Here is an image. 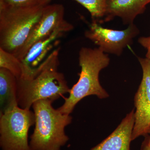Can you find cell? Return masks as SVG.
Returning a JSON list of instances; mask_svg holds the SVG:
<instances>
[{
    "label": "cell",
    "instance_id": "1",
    "mask_svg": "<svg viewBox=\"0 0 150 150\" xmlns=\"http://www.w3.org/2000/svg\"><path fill=\"white\" fill-rule=\"evenodd\" d=\"M60 48L54 50L40 67L39 72L29 80L18 79V103L24 109H30L37 100L50 99L54 101L70 89L64 75L58 71Z\"/></svg>",
    "mask_w": 150,
    "mask_h": 150
},
{
    "label": "cell",
    "instance_id": "2",
    "mask_svg": "<svg viewBox=\"0 0 150 150\" xmlns=\"http://www.w3.org/2000/svg\"><path fill=\"white\" fill-rule=\"evenodd\" d=\"M79 61L81 68L79 79L70 89L69 97L64 98V104L58 108L64 114L70 115L78 103L89 96H96L100 99L109 96L99 81L100 71L110 64L108 54L98 47H82L79 52Z\"/></svg>",
    "mask_w": 150,
    "mask_h": 150
},
{
    "label": "cell",
    "instance_id": "3",
    "mask_svg": "<svg viewBox=\"0 0 150 150\" xmlns=\"http://www.w3.org/2000/svg\"><path fill=\"white\" fill-rule=\"evenodd\" d=\"M53 102L40 100L33 104L35 127L30 137L31 150H60L69 140L65 129L71 123L72 117L55 109Z\"/></svg>",
    "mask_w": 150,
    "mask_h": 150
},
{
    "label": "cell",
    "instance_id": "4",
    "mask_svg": "<svg viewBox=\"0 0 150 150\" xmlns=\"http://www.w3.org/2000/svg\"><path fill=\"white\" fill-rule=\"evenodd\" d=\"M45 6L0 8V48L16 56L41 18Z\"/></svg>",
    "mask_w": 150,
    "mask_h": 150
},
{
    "label": "cell",
    "instance_id": "5",
    "mask_svg": "<svg viewBox=\"0 0 150 150\" xmlns=\"http://www.w3.org/2000/svg\"><path fill=\"white\" fill-rule=\"evenodd\" d=\"M34 112L16 106L0 115V146L2 150H31L28 131L35 124Z\"/></svg>",
    "mask_w": 150,
    "mask_h": 150
},
{
    "label": "cell",
    "instance_id": "6",
    "mask_svg": "<svg viewBox=\"0 0 150 150\" xmlns=\"http://www.w3.org/2000/svg\"><path fill=\"white\" fill-rule=\"evenodd\" d=\"M139 33V30L134 23L124 30H116L105 28L99 23L92 22L84 34L105 54L119 56Z\"/></svg>",
    "mask_w": 150,
    "mask_h": 150
},
{
    "label": "cell",
    "instance_id": "7",
    "mask_svg": "<svg viewBox=\"0 0 150 150\" xmlns=\"http://www.w3.org/2000/svg\"><path fill=\"white\" fill-rule=\"evenodd\" d=\"M143 76L134 97V124L132 141L150 134V59L138 57Z\"/></svg>",
    "mask_w": 150,
    "mask_h": 150
},
{
    "label": "cell",
    "instance_id": "8",
    "mask_svg": "<svg viewBox=\"0 0 150 150\" xmlns=\"http://www.w3.org/2000/svg\"><path fill=\"white\" fill-rule=\"evenodd\" d=\"M64 14L63 5L54 4L45 6L41 18L16 57L21 61L34 43L48 37L57 29L67 28L72 30L74 26L65 19Z\"/></svg>",
    "mask_w": 150,
    "mask_h": 150
},
{
    "label": "cell",
    "instance_id": "9",
    "mask_svg": "<svg viewBox=\"0 0 150 150\" xmlns=\"http://www.w3.org/2000/svg\"><path fill=\"white\" fill-rule=\"evenodd\" d=\"M67 28L56 30L51 35L34 43L21 60L22 74L20 79L28 80L36 75L39 67L47 57L50 50L58 42V38L65 33L71 31Z\"/></svg>",
    "mask_w": 150,
    "mask_h": 150
},
{
    "label": "cell",
    "instance_id": "10",
    "mask_svg": "<svg viewBox=\"0 0 150 150\" xmlns=\"http://www.w3.org/2000/svg\"><path fill=\"white\" fill-rule=\"evenodd\" d=\"M150 0H108L104 22L110 21L116 17L123 23L130 25L139 15L144 12Z\"/></svg>",
    "mask_w": 150,
    "mask_h": 150
},
{
    "label": "cell",
    "instance_id": "11",
    "mask_svg": "<svg viewBox=\"0 0 150 150\" xmlns=\"http://www.w3.org/2000/svg\"><path fill=\"white\" fill-rule=\"evenodd\" d=\"M134 124L133 109L108 137L91 150H130Z\"/></svg>",
    "mask_w": 150,
    "mask_h": 150
},
{
    "label": "cell",
    "instance_id": "12",
    "mask_svg": "<svg viewBox=\"0 0 150 150\" xmlns=\"http://www.w3.org/2000/svg\"><path fill=\"white\" fill-rule=\"evenodd\" d=\"M18 103V79L8 70L0 68V115Z\"/></svg>",
    "mask_w": 150,
    "mask_h": 150
},
{
    "label": "cell",
    "instance_id": "13",
    "mask_svg": "<svg viewBox=\"0 0 150 150\" xmlns=\"http://www.w3.org/2000/svg\"><path fill=\"white\" fill-rule=\"evenodd\" d=\"M53 0H43L42 5L49 4ZM86 9L91 14L92 22L100 24L104 23L108 0H74Z\"/></svg>",
    "mask_w": 150,
    "mask_h": 150
},
{
    "label": "cell",
    "instance_id": "14",
    "mask_svg": "<svg viewBox=\"0 0 150 150\" xmlns=\"http://www.w3.org/2000/svg\"><path fill=\"white\" fill-rule=\"evenodd\" d=\"M0 68L8 70L18 79L21 77V61L13 54L1 48H0Z\"/></svg>",
    "mask_w": 150,
    "mask_h": 150
},
{
    "label": "cell",
    "instance_id": "15",
    "mask_svg": "<svg viewBox=\"0 0 150 150\" xmlns=\"http://www.w3.org/2000/svg\"><path fill=\"white\" fill-rule=\"evenodd\" d=\"M43 0H0V8L42 5Z\"/></svg>",
    "mask_w": 150,
    "mask_h": 150
},
{
    "label": "cell",
    "instance_id": "16",
    "mask_svg": "<svg viewBox=\"0 0 150 150\" xmlns=\"http://www.w3.org/2000/svg\"><path fill=\"white\" fill-rule=\"evenodd\" d=\"M138 41L141 46L146 49V58L150 59V36L140 37L138 39Z\"/></svg>",
    "mask_w": 150,
    "mask_h": 150
},
{
    "label": "cell",
    "instance_id": "17",
    "mask_svg": "<svg viewBox=\"0 0 150 150\" xmlns=\"http://www.w3.org/2000/svg\"><path fill=\"white\" fill-rule=\"evenodd\" d=\"M142 150H150V141L147 138L142 145Z\"/></svg>",
    "mask_w": 150,
    "mask_h": 150
},
{
    "label": "cell",
    "instance_id": "18",
    "mask_svg": "<svg viewBox=\"0 0 150 150\" xmlns=\"http://www.w3.org/2000/svg\"><path fill=\"white\" fill-rule=\"evenodd\" d=\"M148 139H149V140L150 141V134L149 137H148Z\"/></svg>",
    "mask_w": 150,
    "mask_h": 150
}]
</instances>
